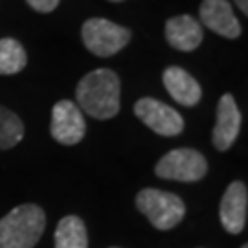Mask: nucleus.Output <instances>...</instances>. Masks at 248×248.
<instances>
[{
  "instance_id": "obj_16",
  "label": "nucleus",
  "mask_w": 248,
  "mask_h": 248,
  "mask_svg": "<svg viewBox=\"0 0 248 248\" xmlns=\"http://www.w3.org/2000/svg\"><path fill=\"white\" fill-rule=\"evenodd\" d=\"M28 4L39 13H50L59 6V0H28Z\"/></svg>"
},
{
  "instance_id": "obj_14",
  "label": "nucleus",
  "mask_w": 248,
  "mask_h": 248,
  "mask_svg": "<svg viewBox=\"0 0 248 248\" xmlns=\"http://www.w3.org/2000/svg\"><path fill=\"white\" fill-rule=\"evenodd\" d=\"M26 52L15 39H0V74L13 76L26 66Z\"/></svg>"
},
{
  "instance_id": "obj_4",
  "label": "nucleus",
  "mask_w": 248,
  "mask_h": 248,
  "mask_svg": "<svg viewBox=\"0 0 248 248\" xmlns=\"http://www.w3.org/2000/svg\"><path fill=\"white\" fill-rule=\"evenodd\" d=\"M83 43L98 57H110L124 50L131 41L127 28L114 24L107 18H89L83 24Z\"/></svg>"
},
{
  "instance_id": "obj_7",
  "label": "nucleus",
  "mask_w": 248,
  "mask_h": 248,
  "mask_svg": "<svg viewBox=\"0 0 248 248\" xmlns=\"http://www.w3.org/2000/svg\"><path fill=\"white\" fill-rule=\"evenodd\" d=\"M85 131H87L85 118L74 101L61 99L53 105L50 133L55 142L62 145H76L83 140Z\"/></svg>"
},
{
  "instance_id": "obj_20",
  "label": "nucleus",
  "mask_w": 248,
  "mask_h": 248,
  "mask_svg": "<svg viewBox=\"0 0 248 248\" xmlns=\"http://www.w3.org/2000/svg\"><path fill=\"white\" fill-rule=\"evenodd\" d=\"M112 248H118V247H112Z\"/></svg>"
},
{
  "instance_id": "obj_1",
  "label": "nucleus",
  "mask_w": 248,
  "mask_h": 248,
  "mask_svg": "<svg viewBox=\"0 0 248 248\" xmlns=\"http://www.w3.org/2000/svg\"><path fill=\"white\" fill-rule=\"evenodd\" d=\"M120 78L108 68L89 72L78 83L76 98L79 107L96 120H110L120 112Z\"/></svg>"
},
{
  "instance_id": "obj_12",
  "label": "nucleus",
  "mask_w": 248,
  "mask_h": 248,
  "mask_svg": "<svg viewBox=\"0 0 248 248\" xmlns=\"http://www.w3.org/2000/svg\"><path fill=\"white\" fill-rule=\"evenodd\" d=\"M166 39L180 52H193L202 43V26L189 15H178L166 22Z\"/></svg>"
},
{
  "instance_id": "obj_9",
  "label": "nucleus",
  "mask_w": 248,
  "mask_h": 248,
  "mask_svg": "<svg viewBox=\"0 0 248 248\" xmlns=\"http://www.w3.org/2000/svg\"><path fill=\"white\" fill-rule=\"evenodd\" d=\"M241 131V112L232 94H224L217 105V124L213 127V145L219 151H228Z\"/></svg>"
},
{
  "instance_id": "obj_3",
  "label": "nucleus",
  "mask_w": 248,
  "mask_h": 248,
  "mask_svg": "<svg viewBox=\"0 0 248 248\" xmlns=\"http://www.w3.org/2000/svg\"><path fill=\"white\" fill-rule=\"evenodd\" d=\"M136 208L158 230H171L186 215V206L175 193L145 187L136 195Z\"/></svg>"
},
{
  "instance_id": "obj_6",
  "label": "nucleus",
  "mask_w": 248,
  "mask_h": 248,
  "mask_svg": "<svg viewBox=\"0 0 248 248\" xmlns=\"http://www.w3.org/2000/svg\"><path fill=\"white\" fill-rule=\"evenodd\" d=\"M134 114L160 136H177L184 131V120L175 108L158 99L142 98L134 105Z\"/></svg>"
},
{
  "instance_id": "obj_18",
  "label": "nucleus",
  "mask_w": 248,
  "mask_h": 248,
  "mask_svg": "<svg viewBox=\"0 0 248 248\" xmlns=\"http://www.w3.org/2000/svg\"><path fill=\"white\" fill-rule=\"evenodd\" d=\"M110 2H122V0H110Z\"/></svg>"
},
{
  "instance_id": "obj_2",
  "label": "nucleus",
  "mask_w": 248,
  "mask_h": 248,
  "mask_svg": "<svg viewBox=\"0 0 248 248\" xmlns=\"http://www.w3.org/2000/svg\"><path fill=\"white\" fill-rule=\"evenodd\" d=\"M46 228V215L37 204H20L0 219V248H33Z\"/></svg>"
},
{
  "instance_id": "obj_15",
  "label": "nucleus",
  "mask_w": 248,
  "mask_h": 248,
  "mask_svg": "<svg viewBox=\"0 0 248 248\" xmlns=\"http://www.w3.org/2000/svg\"><path fill=\"white\" fill-rule=\"evenodd\" d=\"M24 138V125L15 112L0 105V149H11Z\"/></svg>"
},
{
  "instance_id": "obj_10",
  "label": "nucleus",
  "mask_w": 248,
  "mask_h": 248,
  "mask_svg": "<svg viewBox=\"0 0 248 248\" xmlns=\"http://www.w3.org/2000/svg\"><path fill=\"white\" fill-rule=\"evenodd\" d=\"M201 20L217 35L226 39H237L241 35V24L235 18L228 0H202Z\"/></svg>"
},
{
  "instance_id": "obj_13",
  "label": "nucleus",
  "mask_w": 248,
  "mask_h": 248,
  "mask_svg": "<svg viewBox=\"0 0 248 248\" xmlns=\"http://www.w3.org/2000/svg\"><path fill=\"white\" fill-rule=\"evenodd\" d=\"M55 248H89L87 226L76 215L62 217L55 228Z\"/></svg>"
},
{
  "instance_id": "obj_8",
  "label": "nucleus",
  "mask_w": 248,
  "mask_h": 248,
  "mask_svg": "<svg viewBox=\"0 0 248 248\" xmlns=\"http://www.w3.org/2000/svg\"><path fill=\"white\" fill-rule=\"evenodd\" d=\"M248 213V191L243 182H232L221 199V215L222 228L228 233H241L247 226Z\"/></svg>"
},
{
  "instance_id": "obj_19",
  "label": "nucleus",
  "mask_w": 248,
  "mask_h": 248,
  "mask_svg": "<svg viewBox=\"0 0 248 248\" xmlns=\"http://www.w3.org/2000/svg\"><path fill=\"white\" fill-rule=\"evenodd\" d=\"M241 248H248V247H247V245H243V247H241Z\"/></svg>"
},
{
  "instance_id": "obj_11",
  "label": "nucleus",
  "mask_w": 248,
  "mask_h": 248,
  "mask_svg": "<svg viewBox=\"0 0 248 248\" xmlns=\"http://www.w3.org/2000/svg\"><path fill=\"white\" fill-rule=\"evenodd\" d=\"M162 79H164V87L169 92V96L175 99L177 103H180V105L193 107L202 98L201 85L197 83V79L191 74L182 70L180 66H169V68H166Z\"/></svg>"
},
{
  "instance_id": "obj_5",
  "label": "nucleus",
  "mask_w": 248,
  "mask_h": 248,
  "mask_svg": "<svg viewBox=\"0 0 248 248\" xmlns=\"http://www.w3.org/2000/svg\"><path fill=\"white\" fill-rule=\"evenodd\" d=\"M155 173L166 180L197 182L208 173V162L195 149H173L158 160Z\"/></svg>"
},
{
  "instance_id": "obj_17",
  "label": "nucleus",
  "mask_w": 248,
  "mask_h": 248,
  "mask_svg": "<svg viewBox=\"0 0 248 248\" xmlns=\"http://www.w3.org/2000/svg\"><path fill=\"white\" fill-rule=\"evenodd\" d=\"M235 4H237V8H239L243 13L248 11V0H235Z\"/></svg>"
}]
</instances>
